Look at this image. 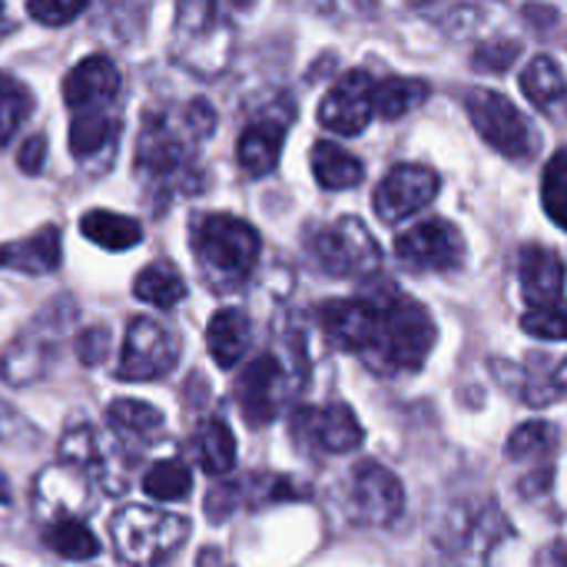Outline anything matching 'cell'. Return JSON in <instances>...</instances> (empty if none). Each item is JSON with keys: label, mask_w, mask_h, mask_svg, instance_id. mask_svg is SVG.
Segmentation results:
<instances>
[{"label": "cell", "mask_w": 567, "mask_h": 567, "mask_svg": "<svg viewBox=\"0 0 567 567\" xmlns=\"http://www.w3.org/2000/svg\"><path fill=\"white\" fill-rule=\"evenodd\" d=\"M259 249H262L259 233L239 216L209 213L193 223V252L206 279H213L216 286L243 282L256 269Z\"/></svg>", "instance_id": "obj_1"}, {"label": "cell", "mask_w": 567, "mask_h": 567, "mask_svg": "<svg viewBox=\"0 0 567 567\" xmlns=\"http://www.w3.org/2000/svg\"><path fill=\"white\" fill-rule=\"evenodd\" d=\"M110 538L116 555L133 567L163 565L189 538V522L146 505H126L110 518Z\"/></svg>", "instance_id": "obj_2"}, {"label": "cell", "mask_w": 567, "mask_h": 567, "mask_svg": "<svg viewBox=\"0 0 567 567\" xmlns=\"http://www.w3.org/2000/svg\"><path fill=\"white\" fill-rule=\"evenodd\" d=\"M375 349L392 369H405V372L422 369L425 359L435 349V322H432V316L419 302L392 296L385 306H379Z\"/></svg>", "instance_id": "obj_3"}, {"label": "cell", "mask_w": 567, "mask_h": 567, "mask_svg": "<svg viewBox=\"0 0 567 567\" xmlns=\"http://www.w3.org/2000/svg\"><path fill=\"white\" fill-rule=\"evenodd\" d=\"M189 140H199V136L189 130V123L183 116H179V123H173L169 116H150L143 123L140 146H136L140 173L159 186L189 179V166H193Z\"/></svg>", "instance_id": "obj_4"}, {"label": "cell", "mask_w": 567, "mask_h": 567, "mask_svg": "<svg viewBox=\"0 0 567 567\" xmlns=\"http://www.w3.org/2000/svg\"><path fill=\"white\" fill-rule=\"evenodd\" d=\"M465 110L478 136L512 159H528L535 153V130L522 110L495 90H468Z\"/></svg>", "instance_id": "obj_5"}, {"label": "cell", "mask_w": 567, "mask_h": 567, "mask_svg": "<svg viewBox=\"0 0 567 567\" xmlns=\"http://www.w3.org/2000/svg\"><path fill=\"white\" fill-rule=\"evenodd\" d=\"M179 339L169 326L153 316H136L126 329V342L120 352V382H153L176 369Z\"/></svg>", "instance_id": "obj_6"}, {"label": "cell", "mask_w": 567, "mask_h": 567, "mask_svg": "<svg viewBox=\"0 0 567 567\" xmlns=\"http://www.w3.org/2000/svg\"><path fill=\"white\" fill-rule=\"evenodd\" d=\"M312 256L332 276H365L382 262V249L362 219H339L312 236Z\"/></svg>", "instance_id": "obj_7"}, {"label": "cell", "mask_w": 567, "mask_h": 567, "mask_svg": "<svg viewBox=\"0 0 567 567\" xmlns=\"http://www.w3.org/2000/svg\"><path fill=\"white\" fill-rule=\"evenodd\" d=\"M395 256L415 272H452L465 262V239L449 219H425L395 239Z\"/></svg>", "instance_id": "obj_8"}, {"label": "cell", "mask_w": 567, "mask_h": 567, "mask_svg": "<svg viewBox=\"0 0 567 567\" xmlns=\"http://www.w3.org/2000/svg\"><path fill=\"white\" fill-rule=\"evenodd\" d=\"M372 90H375V80L365 73V70H349L346 76L336 80V86L322 96V106H319V123L339 136H359L372 116H375V106H372Z\"/></svg>", "instance_id": "obj_9"}, {"label": "cell", "mask_w": 567, "mask_h": 567, "mask_svg": "<svg viewBox=\"0 0 567 567\" xmlns=\"http://www.w3.org/2000/svg\"><path fill=\"white\" fill-rule=\"evenodd\" d=\"M439 173L429 166H395L375 189V213L382 223H402L409 216H415L419 209H425L435 196H439Z\"/></svg>", "instance_id": "obj_10"}, {"label": "cell", "mask_w": 567, "mask_h": 567, "mask_svg": "<svg viewBox=\"0 0 567 567\" xmlns=\"http://www.w3.org/2000/svg\"><path fill=\"white\" fill-rule=\"evenodd\" d=\"M292 432L299 442L316 445L329 455H346L355 452L365 439L355 412L342 402L326 405V409H299L292 415Z\"/></svg>", "instance_id": "obj_11"}, {"label": "cell", "mask_w": 567, "mask_h": 567, "mask_svg": "<svg viewBox=\"0 0 567 567\" xmlns=\"http://www.w3.org/2000/svg\"><path fill=\"white\" fill-rule=\"evenodd\" d=\"M282 379H286V372H282L276 355H259L239 372L236 402H239V412H243L246 425L262 429V425H269L276 419L279 395H282Z\"/></svg>", "instance_id": "obj_12"}, {"label": "cell", "mask_w": 567, "mask_h": 567, "mask_svg": "<svg viewBox=\"0 0 567 567\" xmlns=\"http://www.w3.org/2000/svg\"><path fill=\"white\" fill-rule=\"evenodd\" d=\"M120 70L110 56L93 53L86 60H80L66 80H63V100L73 113H86V110H116V96H120Z\"/></svg>", "instance_id": "obj_13"}, {"label": "cell", "mask_w": 567, "mask_h": 567, "mask_svg": "<svg viewBox=\"0 0 567 567\" xmlns=\"http://www.w3.org/2000/svg\"><path fill=\"white\" fill-rule=\"evenodd\" d=\"M319 326L339 349L365 352V349H375L379 306L362 302V299H332L319 306Z\"/></svg>", "instance_id": "obj_14"}, {"label": "cell", "mask_w": 567, "mask_h": 567, "mask_svg": "<svg viewBox=\"0 0 567 567\" xmlns=\"http://www.w3.org/2000/svg\"><path fill=\"white\" fill-rule=\"evenodd\" d=\"M352 478H355L352 482V498H355V508H359V515L365 522L389 525L402 512L405 495H402L399 478L389 468H382L375 462H362Z\"/></svg>", "instance_id": "obj_15"}, {"label": "cell", "mask_w": 567, "mask_h": 567, "mask_svg": "<svg viewBox=\"0 0 567 567\" xmlns=\"http://www.w3.org/2000/svg\"><path fill=\"white\" fill-rule=\"evenodd\" d=\"M518 276H522V292L532 309H545L561 302L565 292V262L555 249L548 246H525L518 259Z\"/></svg>", "instance_id": "obj_16"}, {"label": "cell", "mask_w": 567, "mask_h": 567, "mask_svg": "<svg viewBox=\"0 0 567 567\" xmlns=\"http://www.w3.org/2000/svg\"><path fill=\"white\" fill-rule=\"evenodd\" d=\"M63 246H60V229L56 226H43L27 239L7 243L0 246V269H17V272H30V276H47L60 266Z\"/></svg>", "instance_id": "obj_17"}, {"label": "cell", "mask_w": 567, "mask_h": 567, "mask_svg": "<svg viewBox=\"0 0 567 567\" xmlns=\"http://www.w3.org/2000/svg\"><path fill=\"white\" fill-rule=\"evenodd\" d=\"M522 93L551 120H565L567 113V83L561 66L551 56H535L522 70Z\"/></svg>", "instance_id": "obj_18"}, {"label": "cell", "mask_w": 567, "mask_h": 567, "mask_svg": "<svg viewBox=\"0 0 567 567\" xmlns=\"http://www.w3.org/2000/svg\"><path fill=\"white\" fill-rule=\"evenodd\" d=\"M249 342H252V326L239 309H219L206 326V346L219 369L239 365V359L249 352Z\"/></svg>", "instance_id": "obj_19"}, {"label": "cell", "mask_w": 567, "mask_h": 567, "mask_svg": "<svg viewBox=\"0 0 567 567\" xmlns=\"http://www.w3.org/2000/svg\"><path fill=\"white\" fill-rule=\"evenodd\" d=\"M282 140H286L282 123H276V120H256V123H249L239 133V143H236L239 166L249 176L272 173L276 163H279V153H282Z\"/></svg>", "instance_id": "obj_20"}, {"label": "cell", "mask_w": 567, "mask_h": 567, "mask_svg": "<svg viewBox=\"0 0 567 567\" xmlns=\"http://www.w3.org/2000/svg\"><path fill=\"white\" fill-rule=\"evenodd\" d=\"M120 133V116L116 110H86L70 116V153L86 163L100 156Z\"/></svg>", "instance_id": "obj_21"}, {"label": "cell", "mask_w": 567, "mask_h": 567, "mask_svg": "<svg viewBox=\"0 0 567 567\" xmlns=\"http://www.w3.org/2000/svg\"><path fill=\"white\" fill-rule=\"evenodd\" d=\"M80 233L100 246V249H110V252H123V249H133L140 239H143V226L130 216H120V213H110V209H90L83 219H80Z\"/></svg>", "instance_id": "obj_22"}, {"label": "cell", "mask_w": 567, "mask_h": 567, "mask_svg": "<svg viewBox=\"0 0 567 567\" xmlns=\"http://www.w3.org/2000/svg\"><path fill=\"white\" fill-rule=\"evenodd\" d=\"M312 173L322 189H352L365 179V166L359 156L346 153L342 146L322 140L312 146Z\"/></svg>", "instance_id": "obj_23"}, {"label": "cell", "mask_w": 567, "mask_h": 567, "mask_svg": "<svg viewBox=\"0 0 567 567\" xmlns=\"http://www.w3.org/2000/svg\"><path fill=\"white\" fill-rule=\"evenodd\" d=\"M425 96H429V83H425V80L389 76V80H379V83H375V90H372V106H375V116H382V120H399V116H405L409 110H415Z\"/></svg>", "instance_id": "obj_24"}, {"label": "cell", "mask_w": 567, "mask_h": 567, "mask_svg": "<svg viewBox=\"0 0 567 567\" xmlns=\"http://www.w3.org/2000/svg\"><path fill=\"white\" fill-rule=\"evenodd\" d=\"M47 548H53L63 561H90L100 555V542L93 538V532L73 515V518H56L47 525L43 532Z\"/></svg>", "instance_id": "obj_25"}, {"label": "cell", "mask_w": 567, "mask_h": 567, "mask_svg": "<svg viewBox=\"0 0 567 567\" xmlns=\"http://www.w3.org/2000/svg\"><path fill=\"white\" fill-rule=\"evenodd\" d=\"M106 422L123 439H153L163 429V412L140 399H116L106 409Z\"/></svg>", "instance_id": "obj_26"}, {"label": "cell", "mask_w": 567, "mask_h": 567, "mask_svg": "<svg viewBox=\"0 0 567 567\" xmlns=\"http://www.w3.org/2000/svg\"><path fill=\"white\" fill-rule=\"evenodd\" d=\"M133 292H136V299L146 302V306L173 309V306H179V302L186 299V282H183L173 269L153 262V266H146V269L136 276Z\"/></svg>", "instance_id": "obj_27"}, {"label": "cell", "mask_w": 567, "mask_h": 567, "mask_svg": "<svg viewBox=\"0 0 567 567\" xmlns=\"http://www.w3.org/2000/svg\"><path fill=\"white\" fill-rule=\"evenodd\" d=\"M199 465L213 478H223V475L233 472V465H236V439H233L226 422L213 419V422L203 425V432H199Z\"/></svg>", "instance_id": "obj_28"}, {"label": "cell", "mask_w": 567, "mask_h": 567, "mask_svg": "<svg viewBox=\"0 0 567 567\" xmlns=\"http://www.w3.org/2000/svg\"><path fill=\"white\" fill-rule=\"evenodd\" d=\"M60 462H63V468H73L80 475L106 468V458H103V449L96 442V432L90 425H83V422L66 429V435L60 442Z\"/></svg>", "instance_id": "obj_29"}, {"label": "cell", "mask_w": 567, "mask_h": 567, "mask_svg": "<svg viewBox=\"0 0 567 567\" xmlns=\"http://www.w3.org/2000/svg\"><path fill=\"white\" fill-rule=\"evenodd\" d=\"M143 492L153 502H183L193 492V475L183 462H159L143 475Z\"/></svg>", "instance_id": "obj_30"}, {"label": "cell", "mask_w": 567, "mask_h": 567, "mask_svg": "<svg viewBox=\"0 0 567 567\" xmlns=\"http://www.w3.org/2000/svg\"><path fill=\"white\" fill-rule=\"evenodd\" d=\"M30 90L23 83H17L13 76L0 73V146L10 143V136L20 130V123L30 116Z\"/></svg>", "instance_id": "obj_31"}, {"label": "cell", "mask_w": 567, "mask_h": 567, "mask_svg": "<svg viewBox=\"0 0 567 567\" xmlns=\"http://www.w3.org/2000/svg\"><path fill=\"white\" fill-rule=\"evenodd\" d=\"M542 203L545 213L567 229V153H555L542 173Z\"/></svg>", "instance_id": "obj_32"}, {"label": "cell", "mask_w": 567, "mask_h": 567, "mask_svg": "<svg viewBox=\"0 0 567 567\" xmlns=\"http://www.w3.org/2000/svg\"><path fill=\"white\" fill-rule=\"evenodd\" d=\"M522 329L535 339H561L567 342V302H555L545 309H528L522 316Z\"/></svg>", "instance_id": "obj_33"}, {"label": "cell", "mask_w": 567, "mask_h": 567, "mask_svg": "<svg viewBox=\"0 0 567 567\" xmlns=\"http://www.w3.org/2000/svg\"><path fill=\"white\" fill-rule=\"evenodd\" d=\"M551 445H555V429L548 422H528L508 439V458L538 455V452H548Z\"/></svg>", "instance_id": "obj_34"}, {"label": "cell", "mask_w": 567, "mask_h": 567, "mask_svg": "<svg viewBox=\"0 0 567 567\" xmlns=\"http://www.w3.org/2000/svg\"><path fill=\"white\" fill-rule=\"evenodd\" d=\"M83 0L80 3H60V0H30L27 3V13L37 20V23H43V27H63V23H70L73 17H80L83 13Z\"/></svg>", "instance_id": "obj_35"}, {"label": "cell", "mask_w": 567, "mask_h": 567, "mask_svg": "<svg viewBox=\"0 0 567 567\" xmlns=\"http://www.w3.org/2000/svg\"><path fill=\"white\" fill-rule=\"evenodd\" d=\"M106 352H110V332H106V329L93 326V329L80 332V339H76V355H80L83 365H100V362L106 359Z\"/></svg>", "instance_id": "obj_36"}, {"label": "cell", "mask_w": 567, "mask_h": 567, "mask_svg": "<svg viewBox=\"0 0 567 567\" xmlns=\"http://www.w3.org/2000/svg\"><path fill=\"white\" fill-rule=\"evenodd\" d=\"M522 53L518 43H495V47H482L475 53V66L478 70H505L515 56Z\"/></svg>", "instance_id": "obj_37"}, {"label": "cell", "mask_w": 567, "mask_h": 567, "mask_svg": "<svg viewBox=\"0 0 567 567\" xmlns=\"http://www.w3.org/2000/svg\"><path fill=\"white\" fill-rule=\"evenodd\" d=\"M43 159H47V136H27V143L20 146L17 153V166L30 176H37L43 169Z\"/></svg>", "instance_id": "obj_38"}, {"label": "cell", "mask_w": 567, "mask_h": 567, "mask_svg": "<svg viewBox=\"0 0 567 567\" xmlns=\"http://www.w3.org/2000/svg\"><path fill=\"white\" fill-rule=\"evenodd\" d=\"M27 425H30V422H23L10 405H3V402H0V442H10V439L23 435V432H27Z\"/></svg>", "instance_id": "obj_39"}, {"label": "cell", "mask_w": 567, "mask_h": 567, "mask_svg": "<svg viewBox=\"0 0 567 567\" xmlns=\"http://www.w3.org/2000/svg\"><path fill=\"white\" fill-rule=\"evenodd\" d=\"M196 565L199 567H226V558H223V551H219V548H203Z\"/></svg>", "instance_id": "obj_40"}, {"label": "cell", "mask_w": 567, "mask_h": 567, "mask_svg": "<svg viewBox=\"0 0 567 567\" xmlns=\"http://www.w3.org/2000/svg\"><path fill=\"white\" fill-rule=\"evenodd\" d=\"M0 505H10V485H7L3 472H0Z\"/></svg>", "instance_id": "obj_41"}]
</instances>
